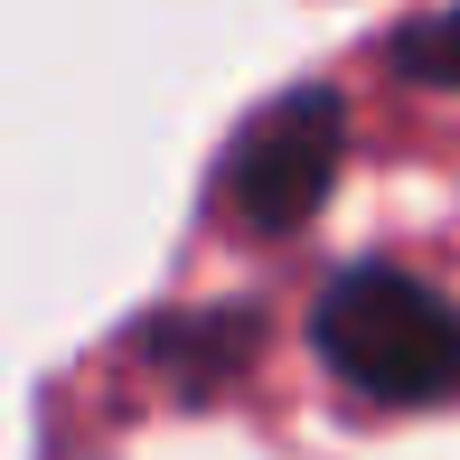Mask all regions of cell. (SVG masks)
I'll return each mask as SVG.
<instances>
[{
    "mask_svg": "<svg viewBox=\"0 0 460 460\" xmlns=\"http://www.w3.org/2000/svg\"><path fill=\"white\" fill-rule=\"evenodd\" d=\"M320 358L367 404H442L460 394V310L394 263H358L320 291Z\"/></svg>",
    "mask_w": 460,
    "mask_h": 460,
    "instance_id": "obj_1",
    "label": "cell"
},
{
    "mask_svg": "<svg viewBox=\"0 0 460 460\" xmlns=\"http://www.w3.org/2000/svg\"><path fill=\"white\" fill-rule=\"evenodd\" d=\"M394 66L423 75V85H460V10H432L394 38Z\"/></svg>",
    "mask_w": 460,
    "mask_h": 460,
    "instance_id": "obj_3",
    "label": "cell"
},
{
    "mask_svg": "<svg viewBox=\"0 0 460 460\" xmlns=\"http://www.w3.org/2000/svg\"><path fill=\"white\" fill-rule=\"evenodd\" d=\"M339 141H348V113H339L329 85H301V94L263 103L244 122L235 160H226V198L244 207V226H263V235L301 226L329 198V179H339Z\"/></svg>",
    "mask_w": 460,
    "mask_h": 460,
    "instance_id": "obj_2",
    "label": "cell"
}]
</instances>
